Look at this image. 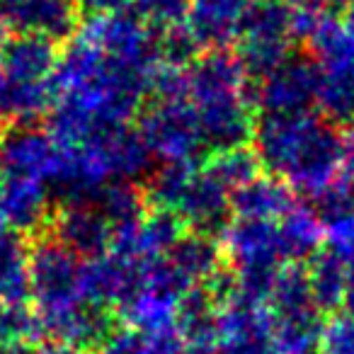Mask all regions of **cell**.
<instances>
[{
	"instance_id": "6da1fadb",
	"label": "cell",
	"mask_w": 354,
	"mask_h": 354,
	"mask_svg": "<svg viewBox=\"0 0 354 354\" xmlns=\"http://www.w3.org/2000/svg\"><path fill=\"white\" fill-rule=\"evenodd\" d=\"M85 260L61 245L54 236L44 233L30 241V289L32 308L41 323L59 318L83 304Z\"/></svg>"
},
{
	"instance_id": "7a4b0ae2",
	"label": "cell",
	"mask_w": 354,
	"mask_h": 354,
	"mask_svg": "<svg viewBox=\"0 0 354 354\" xmlns=\"http://www.w3.org/2000/svg\"><path fill=\"white\" fill-rule=\"evenodd\" d=\"M136 129L158 160H183L202 167L209 158L192 100H148L136 119Z\"/></svg>"
},
{
	"instance_id": "3957f363",
	"label": "cell",
	"mask_w": 354,
	"mask_h": 354,
	"mask_svg": "<svg viewBox=\"0 0 354 354\" xmlns=\"http://www.w3.org/2000/svg\"><path fill=\"white\" fill-rule=\"evenodd\" d=\"M323 93V66L308 49L299 46L265 80L248 88V100L257 114L318 112Z\"/></svg>"
},
{
	"instance_id": "277c9868",
	"label": "cell",
	"mask_w": 354,
	"mask_h": 354,
	"mask_svg": "<svg viewBox=\"0 0 354 354\" xmlns=\"http://www.w3.org/2000/svg\"><path fill=\"white\" fill-rule=\"evenodd\" d=\"M0 17L10 35H39L59 46L71 44L85 25L78 0H6Z\"/></svg>"
},
{
	"instance_id": "5b68a950",
	"label": "cell",
	"mask_w": 354,
	"mask_h": 354,
	"mask_svg": "<svg viewBox=\"0 0 354 354\" xmlns=\"http://www.w3.org/2000/svg\"><path fill=\"white\" fill-rule=\"evenodd\" d=\"M59 146L46 124H10L0 127V177L37 180L46 185Z\"/></svg>"
},
{
	"instance_id": "8992f818",
	"label": "cell",
	"mask_w": 354,
	"mask_h": 354,
	"mask_svg": "<svg viewBox=\"0 0 354 354\" xmlns=\"http://www.w3.org/2000/svg\"><path fill=\"white\" fill-rule=\"evenodd\" d=\"M46 342H64L80 352L97 354L124 328L117 308L95 301H83L73 310L41 323Z\"/></svg>"
},
{
	"instance_id": "52a82bcc",
	"label": "cell",
	"mask_w": 354,
	"mask_h": 354,
	"mask_svg": "<svg viewBox=\"0 0 354 354\" xmlns=\"http://www.w3.org/2000/svg\"><path fill=\"white\" fill-rule=\"evenodd\" d=\"M216 354H281L270 308L243 301L223 308Z\"/></svg>"
},
{
	"instance_id": "ba28073f",
	"label": "cell",
	"mask_w": 354,
	"mask_h": 354,
	"mask_svg": "<svg viewBox=\"0 0 354 354\" xmlns=\"http://www.w3.org/2000/svg\"><path fill=\"white\" fill-rule=\"evenodd\" d=\"M189 100L194 107L214 100L248 95L250 78L238 59L236 49H207L187 68Z\"/></svg>"
},
{
	"instance_id": "9c48e42d",
	"label": "cell",
	"mask_w": 354,
	"mask_h": 354,
	"mask_svg": "<svg viewBox=\"0 0 354 354\" xmlns=\"http://www.w3.org/2000/svg\"><path fill=\"white\" fill-rule=\"evenodd\" d=\"M197 112L209 156L252 146L257 112L248 100V95H236V97H223L199 104Z\"/></svg>"
},
{
	"instance_id": "30bf717a",
	"label": "cell",
	"mask_w": 354,
	"mask_h": 354,
	"mask_svg": "<svg viewBox=\"0 0 354 354\" xmlns=\"http://www.w3.org/2000/svg\"><path fill=\"white\" fill-rule=\"evenodd\" d=\"M175 214L183 218L187 231L204 233V236L218 238V241L236 221L231 207V192L223 189L216 180H212L202 167L189 183L185 197L180 199Z\"/></svg>"
},
{
	"instance_id": "8fae6325",
	"label": "cell",
	"mask_w": 354,
	"mask_h": 354,
	"mask_svg": "<svg viewBox=\"0 0 354 354\" xmlns=\"http://www.w3.org/2000/svg\"><path fill=\"white\" fill-rule=\"evenodd\" d=\"M0 212L10 231L32 241L49 233L56 207L44 183L0 177Z\"/></svg>"
},
{
	"instance_id": "7c38bea8",
	"label": "cell",
	"mask_w": 354,
	"mask_h": 354,
	"mask_svg": "<svg viewBox=\"0 0 354 354\" xmlns=\"http://www.w3.org/2000/svg\"><path fill=\"white\" fill-rule=\"evenodd\" d=\"M49 236L66 245L80 260H97L112 252L114 228L95 207H64L51 218Z\"/></svg>"
},
{
	"instance_id": "4fadbf2b",
	"label": "cell",
	"mask_w": 354,
	"mask_h": 354,
	"mask_svg": "<svg viewBox=\"0 0 354 354\" xmlns=\"http://www.w3.org/2000/svg\"><path fill=\"white\" fill-rule=\"evenodd\" d=\"M257 0H192L185 25L192 30L202 49H233L241 39L248 10Z\"/></svg>"
},
{
	"instance_id": "5bb4252c",
	"label": "cell",
	"mask_w": 354,
	"mask_h": 354,
	"mask_svg": "<svg viewBox=\"0 0 354 354\" xmlns=\"http://www.w3.org/2000/svg\"><path fill=\"white\" fill-rule=\"evenodd\" d=\"M226 260L236 270L243 267H284L279 231L274 221H236L221 238Z\"/></svg>"
},
{
	"instance_id": "9a60e30c",
	"label": "cell",
	"mask_w": 354,
	"mask_h": 354,
	"mask_svg": "<svg viewBox=\"0 0 354 354\" xmlns=\"http://www.w3.org/2000/svg\"><path fill=\"white\" fill-rule=\"evenodd\" d=\"M59 90L51 80L32 83L0 71V127L10 124H46Z\"/></svg>"
},
{
	"instance_id": "2e32d148",
	"label": "cell",
	"mask_w": 354,
	"mask_h": 354,
	"mask_svg": "<svg viewBox=\"0 0 354 354\" xmlns=\"http://www.w3.org/2000/svg\"><path fill=\"white\" fill-rule=\"evenodd\" d=\"M304 199L277 175L262 172L257 180L231 194L233 216L241 221H281Z\"/></svg>"
},
{
	"instance_id": "e0dca14e",
	"label": "cell",
	"mask_w": 354,
	"mask_h": 354,
	"mask_svg": "<svg viewBox=\"0 0 354 354\" xmlns=\"http://www.w3.org/2000/svg\"><path fill=\"white\" fill-rule=\"evenodd\" d=\"M223 308L214 301L204 284H194L185 291L175 310V328L185 342V349H212L216 352L221 335Z\"/></svg>"
},
{
	"instance_id": "ac0fdd59",
	"label": "cell",
	"mask_w": 354,
	"mask_h": 354,
	"mask_svg": "<svg viewBox=\"0 0 354 354\" xmlns=\"http://www.w3.org/2000/svg\"><path fill=\"white\" fill-rule=\"evenodd\" d=\"M64 46L39 35H8L0 46V71L22 80H51L59 68Z\"/></svg>"
},
{
	"instance_id": "d6986e66",
	"label": "cell",
	"mask_w": 354,
	"mask_h": 354,
	"mask_svg": "<svg viewBox=\"0 0 354 354\" xmlns=\"http://www.w3.org/2000/svg\"><path fill=\"white\" fill-rule=\"evenodd\" d=\"M267 308L272 313V320H299L310 318V315H323L313 301L306 262L281 267L270 301H267Z\"/></svg>"
},
{
	"instance_id": "ffe728a7",
	"label": "cell",
	"mask_w": 354,
	"mask_h": 354,
	"mask_svg": "<svg viewBox=\"0 0 354 354\" xmlns=\"http://www.w3.org/2000/svg\"><path fill=\"white\" fill-rule=\"evenodd\" d=\"M279 231V248L284 265L294 262H308L320 248L325 245V226L308 202H301L294 212L277 221Z\"/></svg>"
},
{
	"instance_id": "44dd1931",
	"label": "cell",
	"mask_w": 354,
	"mask_h": 354,
	"mask_svg": "<svg viewBox=\"0 0 354 354\" xmlns=\"http://www.w3.org/2000/svg\"><path fill=\"white\" fill-rule=\"evenodd\" d=\"M93 207L109 221L114 236L136 228L151 212L141 185L127 183V180H107L95 197Z\"/></svg>"
},
{
	"instance_id": "7402d4cb",
	"label": "cell",
	"mask_w": 354,
	"mask_h": 354,
	"mask_svg": "<svg viewBox=\"0 0 354 354\" xmlns=\"http://www.w3.org/2000/svg\"><path fill=\"white\" fill-rule=\"evenodd\" d=\"M306 267H308L313 301L320 313L325 318L342 313L344 289H347V270H349L347 262L335 250H330L328 245H323L306 262Z\"/></svg>"
},
{
	"instance_id": "603a6c76",
	"label": "cell",
	"mask_w": 354,
	"mask_h": 354,
	"mask_svg": "<svg viewBox=\"0 0 354 354\" xmlns=\"http://www.w3.org/2000/svg\"><path fill=\"white\" fill-rule=\"evenodd\" d=\"M0 301L32 304L30 241L15 231H6L0 236Z\"/></svg>"
},
{
	"instance_id": "cb8c5ba5",
	"label": "cell",
	"mask_w": 354,
	"mask_h": 354,
	"mask_svg": "<svg viewBox=\"0 0 354 354\" xmlns=\"http://www.w3.org/2000/svg\"><path fill=\"white\" fill-rule=\"evenodd\" d=\"M167 260L183 272L189 284H204L226 262V252L218 238L187 231L170 250Z\"/></svg>"
},
{
	"instance_id": "d4e9b609",
	"label": "cell",
	"mask_w": 354,
	"mask_h": 354,
	"mask_svg": "<svg viewBox=\"0 0 354 354\" xmlns=\"http://www.w3.org/2000/svg\"><path fill=\"white\" fill-rule=\"evenodd\" d=\"M199 172V165L183 160H158L151 175L143 180V194L151 209H170L175 212L180 199L185 197L189 183Z\"/></svg>"
},
{
	"instance_id": "484cf974",
	"label": "cell",
	"mask_w": 354,
	"mask_h": 354,
	"mask_svg": "<svg viewBox=\"0 0 354 354\" xmlns=\"http://www.w3.org/2000/svg\"><path fill=\"white\" fill-rule=\"evenodd\" d=\"M202 170L212 180H216L223 189H228L233 194L245 187V185H250L252 180H257L265 172V167H262V160L255 148L243 146V148H233V151L212 153L204 160Z\"/></svg>"
},
{
	"instance_id": "4316f807",
	"label": "cell",
	"mask_w": 354,
	"mask_h": 354,
	"mask_svg": "<svg viewBox=\"0 0 354 354\" xmlns=\"http://www.w3.org/2000/svg\"><path fill=\"white\" fill-rule=\"evenodd\" d=\"M46 342L44 328L32 304H3L0 301V344Z\"/></svg>"
},
{
	"instance_id": "83f0119b",
	"label": "cell",
	"mask_w": 354,
	"mask_h": 354,
	"mask_svg": "<svg viewBox=\"0 0 354 354\" xmlns=\"http://www.w3.org/2000/svg\"><path fill=\"white\" fill-rule=\"evenodd\" d=\"M153 30V27H151ZM156 32V44H158V56L160 64L167 68H180L187 71L194 61L202 56V44L197 41V37L192 35L187 25H175L165 27V30H153Z\"/></svg>"
},
{
	"instance_id": "f1b7e54d",
	"label": "cell",
	"mask_w": 354,
	"mask_h": 354,
	"mask_svg": "<svg viewBox=\"0 0 354 354\" xmlns=\"http://www.w3.org/2000/svg\"><path fill=\"white\" fill-rule=\"evenodd\" d=\"M310 204V209L315 212V216L323 221V226L342 218L354 216V180L352 177L339 175L335 183H330L325 189H320L318 194H313L310 199H306Z\"/></svg>"
},
{
	"instance_id": "f546056e",
	"label": "cell",
	"mask_w": 354,
	"mask_h": 354,
	"mask_svg": "<svg viewBox=\"0 0 354 354\" xmlns=\"http://www.w3.org/2000/svg\"><path fill=\"white\" fill-rule=\"evenodd\" d=\"M192 0H133L131 12L153 30H165L187 22Z\"/></svg>"
},
{
	"instance_id": "4dcf8cb0",
	"label": "cell",
	"mask_w": 354,
	"mask_h": 354,
	"mask_svg": "<svg viewBox=\"0 0 354 354\" xmlns=\"http://www.w3.org/2000/svg\"><path fill=\"white\" fill-rule=\"evenodd\" d=\"M320 354H354V318L347 313L330 315L320 335Z\"/></svg>"
},
{
	"instance_id": "1f68e13d",
	"label": "cell",
	"mask_w": 354,
	"mask_h": 354,
	"mask_svg": "<svg viewBox=\"0 0 354 354\" xmlns=\"http://www.w3.org/2000/svg\"><path fill=\"white\" fill-rule=\"evenodd\" d=\"M97 354H153V344L146 333L124 325Z\"/></svg>"
},
{
	"instance_id": "d6a6232c",
	"label": "cell",
	"mask_w": 354,
	"mask_h": 354,
	"mask_svg": "<svg viewBox=\"0 0 354 354\" xmlns=\"http://www.w3.org/2000/svg\"><path fill=\"white\" fill-rule=\"evenodd\" d=\"M78 6L85 12V17H95V15H112V12L131 10L133 0H78Z\"/></svg>"
},
{
	"instance_id": "836d02e7",
	"label": "cell",
	"mask_w": 354,
	"mask_h": 354,
	"mask_svg": "<svg viewBox=\"0 0 354 354\" xmlns=\"http://www.w3.org/2000/svg\"><path fill=\"white\" fill-rule=\"evenodd\" d=\"M339 175L354 180V124L342 129V167Z\"/></svg>"
},
{
	"instance_id": "e575fe53",
	"label": "cell",
	"mask_w": 354,
	"mask_h": 354,
	"mask_svg": "<svg viewBox=\"0 0 354 354\" xmlns=\"http://www.w3.org/2000/svg\"><path fill=\"white\" fill-rule=\"evenodd\" d=\"M37 354H88V352H80V349L71 347V344L64 342H41L37 347Z\"/></svg>"
},
{
	"instance_id": "d590c367",
	"label": "cell",
	"mask_w": 354,
	"mask_h": 354,
	"mask_svg": "<svg viewBox=\"0 0 354 354\" xmlns=\"http://www.w3.org/2000/svg\"><path fill=\"white\" fill-rule=\"evenodd\" d=\"M342 313H347L354 318V265H349V270H347V289H344Z\"/></svg>"
},
{
	"instance_id": "8d00e7d4",
	"label": "cell",
	"mask_w": 354,
	"mask_h": 354,
	"mask_svg": "<svg viewBox=\"0 0 354 354\" xmlns=\"http://www.w3.org/2000/svg\"><path fill=\"white\" fill-rule=\"evenodd\" d=\"M0 354H37L35 344H0Z\"/></svg>"
},
{
	"instance_id": "74e56055",
	"label": "cell",
	"mask_w": 354,
	"mask_h": 354,
	"mask_svg": "<svg viewBox=\"0 0 354 354\" xmlns=\"http://www.w3.org/2000/svg\"><path fill=\"white\" fill-rule=\"evenodd\" d=\"M185 354H216L212 349H185Z\"/></svg>"
},
{
	"instance_id": "f35d334b",
	"label": "cell",
	"mask_w": 354,
	"mask_h": 354,
	"mask_svg": "<svg viewBox=\"0 0 354 354\" xmlns=\"http://www.w3.org/2000/svg\"><path fill=\"white\" fill-rule=\"evenodd\" d=\"M3 6H6V0H0V10H3Z\"/></svg>"
}]
</instances>
